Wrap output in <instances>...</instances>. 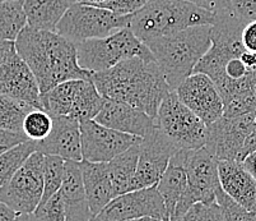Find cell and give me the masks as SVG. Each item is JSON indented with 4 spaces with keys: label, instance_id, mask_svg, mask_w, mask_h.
<instances>
[{
    "label": "cell",
    "instance_id": "obj_5",
    "mask_svg": "<svg viewBox=\"0 0 256 221\" xmlns=\"http://www.w3.org/2000/svg\"><path fill=\"white\" fill-rule=\"evenodd\" d=\"M79 67L90 73L104 72L130 58L154 60L148 46L132 34L129 27L110 36L90 39L76 44Z\"/></svg>",
    "mask_w": 256,
    "mask_h": 221
},
{
    "label": "cell",
    "instance_id": "obj_40",
    "mask_svg": "<svg viewBox=\"0 0 256 221\" xmlns=\"http://www.w3.org/2000/svg\"><path fill=\"white\" fill-rule=\"evenodd\" d=\"M13 221H36L34 213H20Z\"/></svg>",
    "mask_w": 256,
    "mask_h": 221
},
{
    "label": "cell",
    "instance_id": "obj_41",
    "mask_svg": "<svg viewBox=\"0 0 256 221\" xmlns=\"http://www.w3.org/2000/svg\"><path fill=\"white\" fill-rule=\"evenodd\" d=\"M104 2H108V0H78V3L88 4V6H94V7H98L100 4L104 3Z\"/></svg>",
    "mask_w": 256,
    "mask_h": 221
},
{
    "label": "cell",
    "instance_id": "obj_21",
    "mask_svg": "<svg viewBox=\"0 0 256 221\" xmlns=\"http://www.w3.org/2000/svg\"><path fill=\"white\" fill-rule=\"evenodd\" d=\"M78 0H23L27 26L34 30L56 32L64 15Z\"/></svg>",
    "mask_w": 256,
    "mask_h": 221
},
{
    "label": "cell",
    "instance_id": "obj_33",
    "mask_svg": "<svg viewBox=\"0 0 256 221\" xmlns=\"http://www.w3.org/2000/svg\"><path fill=\"white\" fill-rule=\"evenodd\" d=\"M186 2L195 4V6L206 9L208 12H212L214 15L232 12L230 0H186Z\"/></svg>",
    "mask_w": 256,
    "mask_h": 221
},
{
    "label": "cell",
    "instance_id": "obj_32",
    "mask_svg": "<svg viewBox=\"0 0 256 221\" xmlns=\"http://www.w3.org/2000/svg\"><path fill=\"white\" fill-rule=\"evenodd\" d=\"M231 11L245 23L256 21V0H230Z\"/></svg>",
    "mask_w": 256,
    "mask_h": 221
},
{
    "label": "cell",
    "instance_id": "obj_4",
    "mask_svg": "<svg viewBox=\"0 0 256 221\" xmlns=\"http://www.w3.org/2000/svg\"><path fill=\"white\" fill-rule=\"evenodd\" d=\"M216 15L186 0H150L130 17L129 29L143 43L192 26L213 25Z\"/></svg>",
    "mask_w": 256,
    "mask_h": 221
},
{
    "label": "cell",
    "instance_id": "obj_28",
    "mask_svg": "<svg viewBox=\"0 0 256 221\" xmlns=\"http://www.w3.org/2000/svg\"><path fill=\"white\" fill-rule=\"evenodd\" d=\"M216 202L220 207L224 221H256V212L246 210L245 207L228 196L220 185L216 189Z\"/></svg>",
    "mask_w": 256,
    "mask_h": 221
},
{
    "label": "cell",
    "instance_id": "obj_17",
    "mask_svg": "<svg viewBox=\"0 0 256 221\" xmlns=\"http://www.w3.org/2000/svg\"><path fill=\"white\" fill-rule=\"evenodd\" d=\"M94 120L107 128L140 138L156 125V120L144 111L110 99H104V106Z\"/></svg>",
    "mask_w": 256,
    "mask_h": 221
},
{
    "label": "cell",
    "instance_id": "obj_25",
    "mask_svg": "<svg viewBox=\"0 0 256 221\" xmlns=\"http://www.w3.org/2000/svg\"><path fill=\"white\" fill-rule=\"evenodd\" d=\"M34 106L0 94V128L6 131L22 133L24 116L34 110Z\"/></svg>",
    "mask_w": 256,
    "mask_h": 221
},
{
    "label": "cell",
    "instance_id": "obj_43",
    "mask_svg": "<svg viewBox=\"0 0 256 221\" xmlns=\"http://www.w3.org/2000/svg\"><path fill=\"white\" fill-rule=\"evenodd\" d=\"M6 2H20V0H0V3H6Z\"/></svg>",
    "mask_w": 256,
    "mask_h": 221
},
{
    "label": "cell",
    "instance_id": "obj_30",
    "mask_svg": "<svg viewBox=\"0 0 256 221\" xmlns=\"http://www.w3.org/2000/svg\"><path fill=\"white\" fill-rule=\"evenodd\" d=\"M180 221H224L217 202L214 203H194Z\"/></svg>",
    "mask_w": 256,
    "mask_h": 221
},
{
    "label": "cell",
    "instance_id": "obj_26",
    "mask_svg": "<svg viewBox=\"0 0 256 221\" xmlns=\"http://www.w3.org/2000/svg\"><path fill=\"white\" fill-rule=\"evenodd\" d=\"M65 160L59 156L44 155L42 164V178H44V192L40 204L48 201V198L56 194L60 190L64 178Z\"/></svg>",
    "mask_w": 256,
    "mask_h": 221
},
{
    "label": "cell",
    "instance_id": "obj_1",
    "mask_svg": "<svg viewBox=\"0 0 256 221\" xmlns=\"http://www.w3.org/2000/svg\"><path fill=\"white\" fill-rule=\"evenodd\" d=\"M104 99L125 102L156 120L160 102L172 90L156 60L134 57L104 72L90 73Z\"/></svg>",
    "mask_w": 256,
    "mask_h": 221
},
{
    "label": "cell",
    "instance_id": "obj_18",
    "mask_svg": "<svg viewBox=\"0 0 256 221\" xmlns=\"http://www.w3.org/2000/svg\"><path fill=\"white\" fill-rule=\"evenodd\" d=\"M220 188L246 210L256 212V180L242 161L218 160Z\"/></svg>",
    "mask_w": 256,
    "mask_h": 221
},
{
    "label": "cell",
    "instance_id": "obj_24",
    "mask_svg": "<svg viewBox=\"0 0 256 221\" xmlns=\"http://www.w3.org/2000/svg\"><path fill=\"white\" fill-rule=\"evenodd\" d=\"M34 152H36V142L27 139L0 155V188L10 180Z\"/></svg>",
    "mask_w": 256,
    "mask_h": 221
},
{
    "label": "cell",
    "instance_id": "obj_10",
    "mask_svg": "<svg viewBox=\"0 0 256 221\" xmlns=\"http://www.w3.org/2000/svg\"><path fill=\"white\" fill-rule=\"evenodd\" d=\"M178 151L180 150H178L156 124L139 143L138 165L132 180V190L157 185L170 159Z\"/></svg>",
    "mask_w": 256,
    "mask_h": 221
},
{
    "label": "cell",
    "instance_id": "obj_7",
    "mask_svg": "<svg viewBox=\"0 0 256 221\" xmlns=\"http://www.w3.org/2000/svg\"><path fill=\"white\" fill-rule=\"evenodd\" d=\"M132 16H120L100 7L76 2L70 7L56 27V34L74 44L90 39L110 36L129 27Z\"/></svg>",
    "mask_w": 256,
    "mask_h": 221
},
{
    "label": "cell",
    "instance_id": "obj_38",
    "mask_svg": "<svg viewBox=\"0 0 256 221\" xmlns=\"http://www.w3.org/2000/svg\"><path fill=\"white\" fill-rule=\"evenodd\" d=\"M242 164H244V166L248 169V173H250L251 175H252V178L256 180V151L246 156L245 159L242 160Z\"/></svg>",
    "mask_w": 256,
    "mask_h": 221
},
{
    "label": "cell",
    "instance_id": "obj_42",
    "mask_svg": "<svg viewBox=\"0 0 256 221\" xmlns=\"http://www.w3.org/2000/svg\"><path fill=\"white\" fill-rule=\"evenodd\" d=\"M125 221H162V220L157 217H150V216H143V217L130 218V220H125Z\"/></svg>",
    "mask_w": 256,
    "mask_h": 221
},
{
    "label": "cell",
    "instance_id": "obj_15",
    "mask_svg": "<svg viewBox=\"0 0 256 221\" xmlns=\"http://www.w3.org/2000/svg\"><path fill=\"white\" fill-rule=\"evenodd\" d=\"M0 94L44 110L36 77L18 54L0 66Z\"/></svg>",
    "mask_w": 256,
    "mask_h": 221
},
{
    "label": "cell",
    "instance_id": "obj_20",
    "mask_svg": "<svg viewBox=\"0 0 256 221\" xmlns=\"http://www.w3.org/2000/svg\"><path fill=\"white\" fill-rule=\"evenodd\" d=\"M188 150H180L170 159L168 165L164 175L157 184L158 192L164 201L167 220L170 221L174 207L188 187V174H186V157Z\"/></svg>",
    "mask_w": 256,
    "mask_h": 221
},
{
    "label": "cell",
    "instance_id": "obj_19",
    "mask_svg": "<svg viewBox=\"0 0 256 221\" xmlns=\"http://www.w3.org/2000/svg\"><path fill=\"white\" fill-rule=\"evenodd\" d=\"M79 167L82 171L83 187L88 206L93 215L96 216L114 198L108 165L107 162H90L82 160L79 161Z\"/></svg>",
    "mask_w": 256,
    "mask_h": 221
},
{
    "label": "cell",
    "instance_id": "obj_12",
    "mask_svg": "<svg viewBox=\"0 0 256 221\" xmlns=\"http://www.w3.org/2000/svg\"><path fill=\"white\" fill-rule=\"evenodd\" d=\"M79 128L83 160L90 162H110L142 141L140 137L107 128L94 119L79 122Z\"/></svg>",
    "mask_w": 256,
    "mask_h": 221
},
{
    "label": "cell",
    "instance_id": "obj_9",
    "mask_svg": "<svg viewBox=\"0 0 256 221\" xmlns=\"http://www.w3.org/2000/svg\"><path fill=\"white\" fill-rule=\"evenodd\" d=\"M44 155L38 151L23 162L17 173L0 188V202L20 213H34L44 192Z\"/></svg>",
    "mask_w": 256,
    "mask_h": 221
},
{
    "label": "cell",
    "instance_id": "obj_39",
    "mask_svg": "<svg viewBox=\"0 0 256 221\" xmlns=\"http://www.w3.org/2000/svg\"><path fill=\"white\" fill-rule=\"evenodd\" d=\"M17 215L18 213L14 210H12L6 203L0 202V221H13Z\"/></svg>",
    "mask_w": 256,
    "mask_h": 221
},
{
    "label": "cell",
    "instance_id": "obj_36",
    "mask_svg": "<svg viewBox=\"0 0 256 221\" xmlns=\"http://www.w3.org/2000/svg\"><path fill=\"white\" fill-rule=\"evenodd\" d=\"M17 54L14 41L0 39V66Z\"/></svg>",
    "mask_w": 256,
    "mask_h": 221
},
{
    "label": "cell",
    "instance_id": "obj_6",
    "mask_svg": "<svg viewBox=\"0 0 256 221\" xmlns=\"http://www.w3.org/2000/svg\"><path fill=\"white\" fill-rule=\"evenodd\" d=\"M156 124L178 150H198L206 146L208 125L184 105L174 90L160 102Z\"/></svg>",
    "mask_w": 256,
    "mask_h": 221
},
{
    "label": "cell",
    "instance_id": "obj_2",
    "mask_svg": "<svg viewBox=\"0 0 256 221\" xmlns=\"http://www.w3.org/2000/svg\"><path fill=\"white\" fill-rule=\"evenodd\" d=\"M17 54L34 74L41 95L70 80H90V73L79 67L76 44L56 32L26 26L14 41Z\"/></svg>",
    "mask_w": 256,
    "mask_h": 221
},
{
    "label": "cell",
    "instance_id": "obj_27",
    "mask_svg": "<svg viewBox=\"0 0 256 221\" xmlns=\"http://www.w3.org/2000/svg\"><path fill=\"white\" fill-rule=\"evenodd\" d=\"M52 129V118L41 109H34L24 116L22 132L27 139L40 142L45 139Z\"/></svg>",
    "mask_w": 256,
    "mask_h": 221
},
{
    "label": "cell",
    "instance_id": "obj_44",
    "mask_svg": "<svg viewBox=\"0 0 256 221\" xmlns=\"http://www.w3.org/2000/svg\"><path fill=\"white\" fill-rule=\"evenodd\" d=\"M255 91H256V88H255Z\"/></svg>",
    "mask_w": 256,
    "mask_h": 221
},
{
    "label": "cell",
    "instance_id": "obj_8",
    "mask_svg": "<svg viewBox=\"0 0 256 221\" xmlns=\"http://www.w3.org/2000/svg\"><path fill=\"white\" fill-rule=\"evenodd\" d=\"M188 187L174 207L170 221H180L194 203H214L216 189L220 187L218 159L206 147L188 150L186 157Z\"/></svg>",
    "mask_w": 256,
    "mask_h": 221
},
{
    "label": "cell",
    "instance_id": "obj_3",
    "mask_svg": "<svg viewBox=\"0 0 256 221\" xmlns=\"http://www.w3.org/2000/svg\"><path fill=\"white\" fill-rule=\"evenodd\" d=\"M212 25L192 26L146 44L172 90L194 72L195 66L212 46Z\"/></svg>",
    "mask_w": 256,
    "mask_h": 221
},
{
    "label": "cell",
    "instance_id": "obj_16",
    "mask_svg": "<svg viewBox=\"0 0 256 221\" xmlns=\"http://www.w3.org/2000/svg\"><path fill=\"white\" fill-rule=\"evenodd\" d=\"M52 129L42 141L36 142V151L42 155L59 156L65 161H82V142L79 120L70 116H51Z\"/></svg>",
    "mask_w": 256,
    "mask_h": 221
},
{
    "label": "cell",
    "instance_id": "obj_11",
    "mask_svg": "<svg viewBox=\"0 0 256 221\" xmlns=\"http://www.w3.org/2000/svg\"><path fill=\"white\" fill-rule=\"evenodd\" d=\"M256 128V111L236 118H224L208 125L204 147L218 160H237L248 134Z\"/></svg>",
    "mask_w": 256,
    "mask_h": 221
},
{
    "label": "cell",
    "instance_id": "obj_22",
    "mask_svg": "<svg viewBox=\"0 0 256 221\" xmlns=\"http://www.w3.org/2000/svg\"><path fill=\"white\" fill-rule=\"evenodd\" d=\"M139 143L132 146L126 151L116 156L110 162H107L114 197L132 190V180L136 176V165H138Z\"/></svg>",
    "mask_w": 256,
    "mask_h": 221
},
{
    "label": "cell",
    "instance_id": "obj_29",
    "mask_svg": "<svg viewBox=\"0 0 256 221\" xmlns=\"http://www.w3.org/2000/svg\"><path fill=\"white\" fill-rule=\"evenodd\" d=\"M34 216L36 221H65V206L60 193L58 192L46 202L38 204Z\"/></svg>",
    "mask_w": 256,
    "mask_h": 221
},
{
    "label": "cell",
    "instance_id": "obj_35",
    "mask_svg": "<svg viewBox=\"0 0 256 221\" xmlns=\"http://www.w3.org/2000/svg\"><path fill=\"white\" fill-rule=\"evenodd\" d=\"M241 41L246 50L256 53V21H251L244 26L241 32Z\"/></svg>",
    "mask_w": 256,
    "mask_h": 221
},
{
    "label": "cell",
    "instance_id": "obj_14",
    "mask_svg": "<svg viewBox=\"0 0 256 221\" xmlns=\"http://www.w3.org/2000/svg\"><path fill=\"white\" fill-rule=\"evenodd\" d=\"M178 100L206 125L223 115V101L217 86L203 73H192L176 88Z\"/></svg>",
    "mask_w": 256,
    "mask_h": 221
},
{
    "label": "cell",
    "instance_id": "obj_13",
    "mask_svg": "<svg viewBox=\"0 0 256 221\" xmlns=\"http://www.w3.org/2000/svg\"><path fill=\"white\" fill-rule=\"evenodd\" d=\"M143 216L168 221L164 201L158 192L157 185L132 190L114 197L94 217L101 221H125Z\"/></svg>",
    "mask_w": 256,
    "mask_h": 221
},
{
    "label": "cell",
    "instance_id": "obj_34",
    "mask_svg": "<svg viewBox=\"0 0 256 221\" xmlns=\"http://www.w3.org/2000/svg\"><path fill=\"white\" fill-rule=\"evenodd\" d=\"M24 141H27V137L24 134L6 131V129L0 128V155Z\"/></svg>",
    "mask_w": 256,
    "mask_h": 221
},
{
    "label": "cell",
    "instance_id": "obj_23",
    "mask_svg": "<svg viewBox=\"0 0 256 221\" xmlns=\"http://www.w3.org/2000/svg\"><path fill=\"white\" fill-rule=\"evenodd\" d=\"M27 26L23 0L0 3V39L16 41L18 35Z\"/></svg>",
    "mask_w": 256,
    "mask_h": 221
},
{
    "label": "cell",
    "instance_id": "obj_31",
    "mask_svg": "<svg viewBox=\"0 0 256 221\" xmlns=\"http://www.w3.org/2000/svg\"><path fill=\"white\" fill-rule=\"evenodd\" d=\"M150 0H108L100 4V8L111 11L120 16H132L143 8Z\"/></svg>",
    "mask_w": 256,
    "mask_h": 221
},
{
    "label": "cell",
    "instance_id": "obj_37",
    "mask_svg": "<svg viewBox=\"0 0 256 221\" xmlns=\"http://www.w3.org/2000/svg\"><path fill=\"white\" fill-rule=\"evenodd\" d=\"M256 151V128L248 134V137L246 138L245 143L242 146L241 153H240V161L245 159L246 156L250 155V153L255 152Z\"/></svg>",
    "mask_w": 256,
    "mask_h": 221
}]
</instances>
